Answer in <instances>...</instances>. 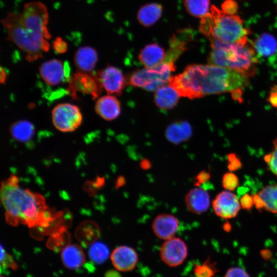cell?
I'll use <instances>...</instances> for the list:
<instances>
[{"label": "cell", "mask_w": 277, "mask_h": 277, "mask_svg": "<svg viewBox=\"0 0 277 277\" xmlns=\"http://www.w3.org/2000/svg\"><path fill=\"white\" fill-rule=\"evenodd\" d=\"M39 72L42 79L51 86L58 85L66 76L64 65L56 59L43 63L39 67Z\"/></svg>", "instance_id": "16"}, {"label": "cell", "mask_w": 277, "mask_h": 277, "mask_svg": "<svg viewBox=\"0 0 277 277\" xmlns=\"http://www.w3.org/2000/svg\"><path fill=\"white\" fill-rule=\"evenodd\" d=\"M0 72V82L2 84H4L7 78L6 73L4 69L1 68Z\"/></svg>", "instance_id": "44"}, {"label": "cell", "mask_w": 277, "mask_h": 277, "mask_svg": "<svg viewBox=\"0 0 277 277\" xmlns=\"http://www.w3.org/2000/svg\"><path fill=\"white\" fill-rule=\"evenodd\" d=\"M180 97L176 90L169 84L161 86L155 91L154 100L160 109L169 110L175 106Z\"/></svg>", "instance_id": "20"}, {"label": "cell", "mask_w": 277, "mask_h": 277, "mask_svg": "<svg viewBox=\"0 0 277 277\" xmlns=\"http://www.w3.org/2000/svg\"><path fill=\"white\" fill-rule=\"evenodd\" d=\"M260 253L262 258L266 260H270L272 255L271 251L268 249H263Z\"/></svg>", "instance_id": "42"}, {"label": "cell", "mask_w": 277, "mask_h": 277, "mask_svg": "<svg viewBox=\"0 0 277 277\" xmlns=\"http://www.w3.org/2000/svg\"><path fill=\"white\" fill-rule=\"evenodd\" d=\"M268 169L277 177V138L273 141V147L270 152L264 157Z\"/></svg>", "instance_id": "32"}, {"label": "cell", "mask_w": 277, "mask_h": 277, "mask_svg": "<svg viewBox=\"0 0 277 277\" xmlns=\"http://www.w3.org/2000/svg\"><path fill=\"white\" fill-rule=\"evenodd\" d=\"M184 5L187 12L192 16L203 17L208 13L209 0H184Z\"/></svg>", "instance_id": "28"}, {"label": "cell", "mask_w": 277, "mask_h": 277, "mask_svg": "<svg viewBox=\"0 0 277 277\" xmlns=\"http://www.w3.org/2000/svg\"><path fill=\"white\" fill-rule=\"evenodd\" d=\"M99 230L97 226L86 224L81 227L77 232V239L84 245L92 244L99 236Z\"/></svg>", "instance_id": "27"}, {"label": "cell", "mask_w": 277, "mask_h": 277, "mask_svg": "<svg viewBox=\"0 0 277 277\" xmlns=\"http://www.w3.org/2000/svg\"><path fill=\"white\" fill-rule=\"evenodd\" d=\"M1 22L7 32L8 39L26 53L28 61L34 62L43 57L44 53L48 51L50 44L48 41L38 40L25 32L19 13H8Z\"/></svg>", "instance_id": "4"}, {"label": "cell", "mask_w": 277, "mask_h": 277, "mask_svg": "<svg viewBox=\"0 0 277 277\" xmlns=\"http://www.w3.org/2000/svg\"><path fill=\"white\" fill-rule=\"evenodd\" d=\"M53 48L57 53H64L67 50V44L61 37H57L53 41Z\"/></svg>", "instance_id": "38"}, {"label": "cell", "mask_w": 277, "mask_h": 277, "mask_svg": "<svg viewBox=\"0 0 277 277\" xmlns=\"http://www.w3.org/2000/svg\"><path fill=\"white\" fill-rule=\"evenodd\" d=\"M240 203L243 209L249 210L254 205L253 196L249 194L243 195L240 199Z\"/></svg>", "instance_id": "39"}, {"label": "cell", "mask_w": 277, "mask_h": 277, "mask_svg": "<svg viewBox=\"0 0 277 277\" xmlns=\"http://www.w3.org/2000/svg\"><path fill=\"white\" fill-rule=\"evenodd\" d=\"M208 38L211 48L208 64L238 71L250 77L254 74L258 58L253 43L248 40L227 43L212 37Z\"/></svg>", "instance_id": "3"}, {"label": "cell", "mask_w": 277, "mask_h": 277, "mask_svg": "<svg viewBox=\"0 0 277 277\" xmlns=\"http://www.w3.org/2000/svg\"><path fill=\"white\" fill-rule=\"evenodd\" d=\"M111 260L115 268L122 272H129L136 267L138 254L135 250L127 245H122L115 248L111 254Z\"/></svg>", "instance_id": "13"}, {"label": "cell", "mask_w": 277, "mask_h": 277, "mask_svg": "<svg viewBox=\"0 0 277 277\" xmlns=\"http://www.w3.org/2000/svg\"><path fill=\"white\" fill-rule=\"evenodd\" d=\"M175 69L174 63L163 62L159 66L133 71L127 78L129 85L148 91H156L166 85L172 77L171 73Z\"/></svg>", "instance_id": "7"}, {"label": "cell", "mask_w": 277, "mask_h": 277, "mask_svg": "<svg viewBox=\"0 0 277 277\" xmlns=\"http://www.w3.org/2000/svg\"><path fill=\"white\" fill-rule=\"evenodd\" d=\"M51 117L55 128L63 132L74 131L81 125L83 120L80 108L67 103L55 106L52 111Z\"/></svg>", "instance_id": "8"}, {"label": "cell", "mask_w": 277, "mask_h": 277, "mask_svg": "<svg viewBox=\"0 0 277 277\" xmlns=\"http://www.w3.org/2000/svg\"><path fill=\"white\" fill-rule=\"evenodd\" d=\"M212 205L215 214L225 219L236 216L241 208L236 196L228 190L219 193L212 201Z\"/></svg>", "instance_id": "12"}, {"label": "cell", "mask_w": 277, "mask_h": 277, "mask_svg": "<svg viewBox=\"0 0 277 277\" xmlns=\"http://www.w3.org/2000/svg\"><path fill=\"white\" fill-rule=\"evenodd\" d=\"M257 194L263 203L264 209L277 213V184L265 186Z\"/></svg>", "instance_id": "26"}, {"label": "cell", "mask_w": 277, "mask_h": 277, "mask_svg": "<svg viewBox=\"0 0 277 277\" xmlns=\"http://www.w3.org/2000/svg\"><path fill=\"white\" fill-rule=\"evenodd\" d=\"M210 11L211 26L207 37L227 43L247 41L249 31L239 16L227 14L214 6H211Z\"/></svg>", "instance_id": "5"}, {"label": "cell", "mask_w": 277, "mask_h": 277, "mask_svg": "<svg viewBox=\"0 0 277 277\" xmlns=\"http://www.w3.org/2000/svg\"><path fill=\"white\" fill-rule=\"evenodd\" d=\"M271 103L274 106L277 107V89L272 92L270 97Z\"/></svg>", "instance_id": "43"}, {"label": "cell", "mask_w": 277, "mask_h": 277, "mask_svg": "<svg viewBox=\"0 0 277 277\" xmlns=\"http://www.w3.org/2000/svg\"><path fill=\"white\" fill-rule=\"evenodd\" d=\"M1 277H5V276H3L1 275Z\"/></svg>", "instance_id": "47"}, {"label": "cell", "mask_w": 277, "mask_h": 277, "mask_svg": "<svg viewBox=\"0 0 277 277\" xmlns=\"http://www.w3.org/2000/svg\"><path fill=\"white\" fill-rule=\"evenodd\" d=\"M166 53L161 46L156 43H151L140 51L138 58L145 68H151L159 66L164 61Z\"/></svg>", "instance_id": "18"}, {"label": "cell", "mask_w": 277, "mask_h": 277, "mask_svg": "<svg viewBox=\"0 0 277 277\" xmlns=\"http://www.w3.org/2000/svg\"><path fill=\"white\" fill-rule=\"evenodd\" d=\"M238 177L233 172L225 173L222 177V186L224 189L228 191L235 190L239 185Z\"/></svg>", "instance_id": "33"}, {"label": "cell", "mask_w": 277, "mask_h": 277, "mask_svg": "<svg viewBox=\"0 0 277 277\" xmlns=\"http://www.w3.org/2000/svg\"><path fill=\"white\" fill-rule=\"evenodd\" d=\"M224 277H250V276L244 268L234 266L227 270Z\"/></svg>", "instance_id": "36"}, {"label": "cell", "mask_w": 277, "mask_h": 277, "mask_svg": "<svg viewBox=\"0 0 277 277\" xmlns=\"http://www.w3.org/2000/svg\"><path fill=\"white\" fill-rule=\"evenodd\" d=\"M228 168L230 170H236L241 167V163L234 154H230L228 156Z\"/></svg>", "instance_id": "40"}, {"label": "cell", "mask_w": 277, "mask_h": 277, "mask_svg": "<svg viewBox=\"0 0 277 277\" xmlns=\"http://www.w3.org/2000/svg\"><path fill=\"white\" fill-rule=\"evenodd\" d=\"M103 86L97 75L77 71L70 79L67 90L73 99H77L78 92L88 94L93 99L98 98Z\"/></svg>", "instance_id": "9"}, {"label": "cell", "mask_w": 277, "mask_h": 277, "mask_svg": "<svg viewBox=\"0 0 277 277\" xmlns=\"http://www.w3.org/2000/svg\"><path fill=\"white\" fill-rule=\"evenodd\" d=\"M221 7L222 10L228 15H234L238 10V5L234 0H225Z\"/></svg>", "instance_id": "37"}, {"label": "cell", "mask_w": 277, "mask_h": 277, "mask_svg": "<svg viewBox=\"0 0 277 277\" xmlns=\"http://www.w3.org/2000/svg\"><path fill=\"white\" fill-rule=\"evenodd\" d=\"M151 227L155 236L165 241L175 236L179 228V221L172 214L161 213L153 219Z\"/></svg>", "instance_id": "14"}, {"label": "cell", "mask_w": 277, "mask_h": 277, "mask_svg": "<svg viewBox=\"0 0 277 277\" xmlns=\"http://www.w3.org/2000/svg\"><path fill=\"white\" fill-rule=\"evenodd\" d=\"M1 200L6 221L13 226L21 223L29 227L45 226L52 220L45 199L19 186L15 176L2 184Z\"/></svg>", "instance_id": "2"}, {"label": "cell", "mask_w": 277, "mask_h": 277, "mask_svg": "<svg viewBox=\"0 0 277 277\" xmlns=\"http://www.w3.org/2000/svg\"><path fill=\"white\" fill-rule=\"evenodd\" d=\"M19 14L23 29L28 34L43 41L51 37L47 27L48 13L43 4L39 2L27 3Z\"/></svg>", "instance_id": "6"}, {"label": "cell", "mask_w": 277, "mask_h": 277, "mask_svg": "<svg viewBox=\"0 0 277 277\" xmlns=\"http://www.w3.org/2000/svg\"><path fill=\"white\" fill-rule=\"evenodd\" d=\"M1 268L6 269L10 268L13 270L18 268V266L11 255L6 253L3 246L1 245Z\"/></svg>", "instance_id": "35"}, {"label": "cell", "mask_w": 277, "mask_h": 277, "mask_svg": "<svg viewBox=\"0 0 277 277\" xmlns=\"http://www.w3.org/2000/svg\"><path fill=\"white\" fill-rule=\"evenodd\" d=\"M188 254V249L185 242L175 236L165 240L160 250L161 259L166 265L171 267L182 265Z\"/></svg>", "instance_id": "10"}, {"label": "cell", "mask_w": 277, "mask_h": 277, "mask_svg": "<svg viewBox=\"0 0 277 277\" xmlns=\"http://www.w3.org/2000/svg\"><path fill=\"white\" fill-rule=\"evenodd\" d=\"M192 134V127L190 124L185 121H177L171 124L165 132L167 139L174 144L188 140Z\"/></svg>", "instance_id": "21"}, {"label": "cell", "mask_w": 277, "mask_h": 277, "mask_svg": "<svg viewBox=\"0 0 277 277\" xmlns=\"http://www.w3.org/2000/svg\"><path fill=\"white\" fill-rule=\"evenodd\" d=\"M105 277H120V276L117 272L110 270L106 273Z\"/></svg>", "instance_id": "45"}, {"label": "cell", "mask_w": 277, "mask_h": 277, "mask_svg": "<svg viewBox=\"0 0 277 277\" xmlns=\"http://www.w3.org/2000/svg\"><path fill=\"white\" fill-rule=\"evenodd\" d=\"M64 266L70 269H76L83 265L85 261L84 253L78 245L72 244L67 246L61 254Z\"/></svg>", "instance_id": "22"}, {"label": "cell", "mask_w": 277, "mask_h": 277, "mask_svg": "<svg viewBox=\"0 0 277 277\" xmlns=\"http://www.w3.org/2000/svg\"><path fill=\"white\" fill-rule=\"evenodd\" d=\"M88 254L91 260L96 264H102L108 259L109 252L107 246L101 242H94L89 248Z\"/></svg>", "instance_id": "29"}, {"label": "cell", "mask_w": 277, "mask_h": 277, "mask_svg": "<svg viewBox=\"0 0 277 277\" xmlns=\"http://www.w3.org/2000/svg\"><path fill=\"white\" fill-rule=\"evenodd\" d=\"M96 51L90 46L80 47L75 52L74 62L78 71L91 72L97 62Z\"/></svg>", "instance_id": "19"}, {"label": "cell", "mask_w": 277, "mask_h": 277, "mask_svg": "<svg viewBox=\"0 0 277 277\" xmlns=\"http://www.w3.org/2000/svg\"><path fill=\"white\" fill-rule=\"evenodd\" d=\"M250 77L241 72L209 64H192L172 76L169 84L180 96L190 99L230 92L239 100L242 90L249 85Z\"/></svg>", "instance_id": "1"}, {"label": "cell", "mask_w": 277, "mask_h": 277, "mask_svg": "<svg viewBox=\"0 0 277 277\" xmlns=\"http://www.w3.org/2000/svg\"><path fill=\"white\" fill-rule=\"evenodd\" d=\"M85 267L89 270V271H93L94 270V267L91 264H86L85 265Z\"/></svg>", "instance_id": "46"}, {"label": "cell", "mask_w": 277, "mask_h": 277, "mask_svg": "<svg viewBox=\"0 0 277 277\" xmlns=\"http://www.w3.org/2000/svg\"><path fill=\"white\" fill-rule=\"evenodd\" d=\"M95 110L103 119L112 121L120 115L121 105L115 96L108 94L98 98L95 105Z\"/></svg>", "instance_id": "17"}, {"label": "cell", "mask_w": 277, "mask_h": 277, "mask_svg": "<svg viewBox=\"0 0 277 277\" xmlns=\"http://www.w3.org/2000/svg\"><path fill=\"white\" fill-rule=\"evenodd\" d=\"M185 49L184 41H181L176 36L173 37L170 42V48L166 53L164 62L174 64Z\"/></svg>", "instance_id": "31"}, {"label": "cell", "mask_w": 277, "mask_h": 277, "mask_svg": "<svg viewBox=\"0 0 277 277\" xmlns=\"http://www.w3.org/2000/svg\"><path fill=\"white\" fill-rule=\"evenodd\" d=\"M9 131L14 140L19 142L26 143L33 137L35 129L31 122L23 120L12 124Z\"/></svg>", "instance_id": "25"}, {"label": "cell", "mask_w": 277, "mask_h": 277, "mask_svg": "<svg viewBox=\"0 0 277 277\" xmlns=\"http://www.w3.org/2000/svg\"><path fill=\"white\" fill-rule=\"evenodd\" d=\"M257 56L268 57L273 55L277 50V42L274 37L269 33L259 35L253 43Z\"/></svg>", "instance_id": "24"}, {"label": "cell", "mask_w": 277, "mask_h": 277, "mask_svg": "<svg viewBox=\"0 0 277 277\" xmlns=\"http://www.w3.org/2000/svg\"><path fill=\"white\" fill-rule=\"evenodd\" d=\"M163 7L157 3H150L142 6L139 10L137 18L145 27H149L159 19L162 15Z\"/></svg>", "instance_id": "23"}, {"label": "cell", "mask_w": 277, "mask_h": 277, "mask_svg": "<svg viewBox=\"0 0 277 277\" xmlns=\"http://www.w3.org/2000/svg\"><path fill=\"white\" fill-rule=\"evenodd\" d=\"M218 271L216 263L209 257L200 264H195L193 269L195 277H214Z\"/></svg>", "instance_id": "30"}, {"label": "cell", "mask_w": 277, "mask_h": 277, "mask_svg": "<svg viewBox=\"0 0 277 277\" xmlns=\"http://www.w3.org/2000/svg\"><path fill=\"white\" fill-rule=\"evenodd\" d=\"M97 75L103 89L109 95H120L127 84V78L125 77L122 71L113 66H107L98 71Z\"/></svg>", "instance_id": "11"}, {"label": "cell", "mask_w": 277, "mask_h": 277, "mask_svg": "<svg viewBox=\"0 0 277 277\" xmlns=\"http://www.w3.org/2000/svg\"><path fill=\"white\" fill-rule=\"evenodd\" d=\"M185 204L190 212L201 214L205 212L210 206V195L205 189L197 186L186 194Z\"/></svg>", "instance_id": "15"}, {"label": "cell", "mask_w": 277, "mask_h": 277, "mask_svg": "<svg viewBox=\"0 0 277 277\" xmlns=\"http://www.w3.org/2000/svg\"><path fill=\"white\" fill-rule=\"evenodd\" d=\"M69 240L67 237L58 236L52 238L49 240L47 246L51 249L59 251L63 250L69 245Z\"/></svg>", "instance_id": "34"}, {"label": "cell", "mask_w": 277, "mask_h": 277, "mask_svg": "<svg viewBox=\"0 0 277 277\" xmlns=\"http://www.w3.org/2000/svg\"><path fill=\"white\" fill-rule=\"evenodd\" d=\"M210 177L209 173L205 171L201 172L196 177V185L199 186V185L206 182L209 180Z\"/></svg>", "instance_id": "41"}]
</instances>
